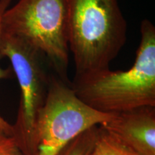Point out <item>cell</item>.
Returning a JSON list of instances; mask_svg holds the SVG:
<instances>
[{"label":"cell","instance_id":"cell-7","mask_svg":"<svg viewBox=\"0 0 155 155\" xmlns=\"http://www.w3.org/2000/svg\"><path fill=\"white\" fill-rule=\"evenodd\" d=\"M90 155H139L99 126Z\"/></svg>","mask_w":155,"mask_h":155},{"label":"cell","instance_id":"cell-5","mask_svg":"<svg viewBox=\"0 0 155 155\" xmlns=\"http://www.w3.org/2000/svg\"><path fill=\"white\" fill-rule=\"evenodd\" d=\"M10 61L21 91V98L12 135L25 155H32V138L39 110L43 105L50 76L45 71L40 52L12 35L2 31L0 58Z\"/></svg>","mask_w":155,"mask_h":155},{"label":"cell","instance_id":"cell-3","mask_svg":"<svg viewBox=\"0 0 155 155\" xmlns=\"http://www.w3.org/2000/svg\"><path fill=\"white\" fill-rule=\"evenodd\" d=\"M2 31L22 39L40 52L57 76L71 83L67 0H19L4 13Z\"/></svg>","mask_w":155,"mask_h":155},{"label":"cell","instance_id":"cell-8","mask_svg":"<svg viewBox=\"0 0 155 155\" xmlns=\"http://www.w3.org/2000/svg\"><path fill=\"white\" fill-rule=\"evenodd\" d=\"M99 126L93 127L79 135L59 155H90L94 148Z\"/></svg>","mask_w":155,"mask_h":155},{"label":"cell","instance_id":"cell-10","mask_svg":"<svg viewBox=\"0 0 155 155\" xmlns=\"http://www.w3.org/2000/svg\"><path fill=\"white\" fill-rule=\"evenodd\" d=\"M11 1L12 0H0V35H1L2 32V16L5 12L7 10V9L9 8ZM11 73L12 71L10 68L2 69L0 67V80L1 79L8 78L10 77ZM0 129H2L4 131H5L8 134L12 135V125L9 124L8 122L6 121L1 116H0Z\"/></svg>","mask_w":155,"mask_h":155},{"label":"cell","instance_id":"cell-4","mask_svg":"<svg viewBox=\"0 0 155 155\" xmlns=\"http://www.w3.org/2000/svg\"><path fill=\"white\" fill-rule=\"evenodd\" d=\"M115 115L90 107L76 96L71 83L51 75L45 100L36 118L32 155H59L81 134Z\"/></svg>","mask_w":155,"mask_h":155},{"label":"cell","instance_id":"cell-9","mask_svg":"<svg viewBox=\"0 0 155 155\" xmlns=\"http://www.w3.org/2000/svg\"><path fill=\"white\" fill-rule=\"evenodd\" d=\"M0 155H25L13 135L0 129Z\"/></svg>","mask_w":155,"mask_h":155},{"label":"cell","instance_id":"cell-6","mask_svg":"<svg viewBox=\"0 0 155 155\" xmlns=\"http://www.w3.org/2000/svg\"><path fill=\"white\" fill-rule=\"evenodd\" d=\"M154 108L145 106L116 114L101 126L139 155H155Z\"/></svg>","mask_w":155,"mask_h":155},{"label":"cell","instance_id":"cell-1","mask_svg":"<svg viewBox=\"0 0 155 155\" xmlns=\"http://www.w3.org/2000/svg\"><path fill=\"white\" fill-rule=\"evenodd\" d=\"M136 59L128 71L109 68L75 74L71 86L76 96L96 111L119 114L155 107V27L144 19Z\"/></svg>","mask_w":155,"mask_h":155},{"label":"cell","instance_id":"cell-2","mask_svg":"<svg viewBox=\"0 0 155 155\" xmlns=\"http://www.w3.org/2000/svg\"><path fill=\"white\" fill-rule=\"evenodd\" d=\"M69 50L75 74L109 68L127 41L117 0H67Z\"/></svg>","mask_w":155,"mask_h":155}]
</instances>
